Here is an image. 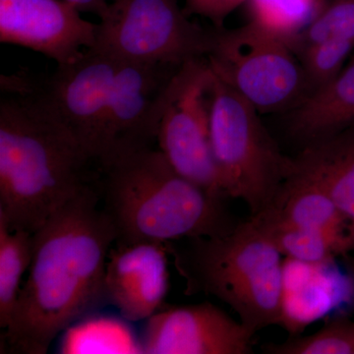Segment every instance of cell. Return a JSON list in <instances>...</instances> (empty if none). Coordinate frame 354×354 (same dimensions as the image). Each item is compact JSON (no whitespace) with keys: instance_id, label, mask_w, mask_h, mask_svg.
Here are the masks:
<instances>
[{"instance_id":"1","label":"cell","mask_w":354,"mask_h":354,"mask_svg":"<svg viewBox=\"0 0 354 354\" xmlns=\"http://www.w3.org/2000/svg\"><path fill=\"white\" fill-rule=\"evenodd\" d=\"M118 237L95 187L32 234L29 274L6 329L12 353H46L58 335L106 302V262Z\"/></svg>"},{"instance_id":"2","label":"cell","mask_w":354,"mask_h":354,"mask_svg":"<svg viewBox=\"0 0 354 354\" xmlns=\"http://www.w3.org/2000/svg\"><path fill=\"white\" fill-rule=\"evenodd\" d=\"M0 216L34 234L102 171L62 120L43 82L1 77Z\"/></svg>"},{"instance_id":"3","label":"cell","mask_w":354,"mask_h":354,"mask_svg":"<svg viewBox=\"0 0 354 354\" xmlns=\"http://www.w3.org/2000/svg\"><path fill=\"white\" fill-rule=\"evenodd\" d=\"M102 176L104 209L118 230L116 242L214 237L237 225L225 200L181 176L153 147L118 158Z\"/></svg>"},{"instance_id":"4","label":"cell","mask_w":354,"mask_h":354,"mask_svg":"<svg viewBox=\"0 0 354 354\" xmlns=\"http://www.w3.org/2000/svg\"><path fill=\"white\" fill-rule=\"evenodd\" d=\"M192 241L195 286L227 304L253 335L281 325L283 256L250 218L227 234Z\"/></svg>"},{"instance_id":"5","label":"cell","mask_w":354,"mask_h":354,"mask_svg":"<svg viewBox=\"0 0 354 354\" xmlns=\"http://www.w3.org/2000/svg\"><path fill=\"white\" fill-rule=\"evenodd\" d=\"M250 102L215 74L209 109L211 143L223 190L251 216L267 208L297 169L279 150Z\"/></svg>"},{"instance_id":"6","label":"cell","mask_w":354,"mask_h":354,"mask_svg":"<svg viewBox=\"0 0 354 354\" xmlns=\"http://www.w3.org/2000/svg\"><path fill=\"white\" fill-rule=\"evenodd\" d=\"M215 30L209 66L260 113L290 111L309 94L299 59L281 39L249 23Z\"/></svg>"},{"instance_id":"7","label":"cell","mask_w":354,"mask_h":354,"mask_svg":"<svg viewBox=\"0 0 354 354\" xmlns=\"http://www.w3.org/2000/svg\"><path fill=\"white\" fill-rule=\"evenodd\" d=\"M215 34L192 22L178 0H113L92 48L125 62L180 66L208 57Z\"/></svg>"},{"instance_id":"8","label":"cell","mask_w":354,"mask_h":354,"mask_svg":"<svg viewBox=\"0 0 354 354\" xmlns=\"http://www.w3.org/2000/svg\"><path fill=\"white\" fill-rule=\"evenodd\" d=\"M215 73L207 57L181 65L169 87L157 142L181 176L213 196L227 200L211 143L209 109Z\"/></svg>"},{"instance_id":"9","label":"cell","mask_w":354,"mask_h":354,"mask_svg":"<svg viewBox=\"0 0 354 354\" xmlns=\"http://www.w3.org/2000/svg\"><path fill=\"white\" fill-rule=\"evenodd\" d=\"M180 66L121 60L109 95L102 171L157 141L171 82Z\"/></svg>"},{"instance_id":"10","label":"cell","mask_w":354,"mask_h":354,"mask_svg":"<svg viewBox=\"0 0 354 354\" xmlns=\"http://www.w3.org/2000/svg\"><path fill=\"white\" fill-rule=\"evenodd\" d=\"M120 62L88 48L75 62L57 65L55 74L44 81L62 120L102 171L106 155L109 95Z\"/></svg>"},{"instance_id":"11","label":"cell","mask_w":354,"mask_h":354,"mask_svg":"<svg viewBox=\"0 0 354 354\" xmlns=\"http://www.w3.org/2000/svg\"><path fill=\"white\" fill-rule=\"evenodd\" d=\"M97 26L66 0H0V41L37 51L57 65L75 62L95 43Z\"/></svg>"},{"instance_id":"12","label":"cell","mask_w":354,"mask_h":354,"mask_svg":"<svg viewBox=\"0 0 354 354\" xmlns=\"http://www.w3.org/2000/svg\"><path fill=\"white\" fill-rule=\"evenodd\" d=\"M252 337L241 321L205 302L158 311L140 342L147 354H249Z\"/></svg>"},{"instance_id":"13","label":"cell","mask_w":354,"mask_h":354,"mask_svg":"<svg viewBox=\"0 0 354 354\" xmlns=\"http://www.w3.org/2000/svg\"><path fill=\"white\" fill-rule=\"evenodd\" d=\"M169 288L164 243L116 242L109 251L104 277L106 299L125 321L148 320L162 307Z\"/></svg>"},{"instance_id":"14","label":"cell","mask_w":354,"mask_h":354,"mask_svg":"<svg viewBox=\"0 0 354 354\" xmlns=\"http://www.w3.org/2000/svg\"><path fill=\"white\" fill-rule=\"evenodd\" d=\"M260 213L297 227L320 230L337 239L348 255L354 251L353 225L327 193L300 171L298 165L271 204Z\"/></svg>"},{"instance_id":"15","label":"cell","mask_w":354,"mask_h":354,"mask_svg":"<svg viewBox=\"0 0 354 354\" xmlns=\"http://www.w3.org/2000/svg\"><path fill=\"white\" fill-rule=\"evenodd\" d=\"M288 128L306 146L354 128V58L290 111Z\"/></svg>"},{"instance_id":"16","label":"cell","mask_w":354,"mask_h":354,"mask_svg":"<svg viewBox=\"0 0 354 354\" xmlns=\"http://www.w3.org/2000/svg\"><path fill=\"white\" fill-rule=\"evenodd\" d=\"M295 160L298 169L327 193L354 230V128L305 146Z\"/></svg>"},{"instance_id":"17","label":"cell","mask_w":354,"mask_h":354,"mask_svg":"<svg viewBox=\"0 0 354 354\" xmlns=\"http://www.w3.org/2000/svg\"><path fill=\"white\" fill-rule=\"evenodd\" d=\"M249 218L288 259L311 265L327 264L337 256L348 255L337 239L320 230L290 225L265 213Z\"/></svg>"},{"instance_id":"18","label":"cell","mask_w":354,"mask_h":354,"mask_svg":"<svg viewBox=\"0 0 354 354\" xmlns=\"http://www.w3.org/2000/svg\"><path fill=\"white\" fill-rule=\"evenodd\" d=\"M328 0H249L247 23L255 26L292 50Z\"/></svg>"},{"instance_id":"19","label":"cell","mask_w":354,"mask_h":354,"mask_svg":"<svg viewBox=\"0 0 354 354\" xmlns=\"http://www.w3.org/2000/svg\"><path fill=\"white\" fill-rule=\"evenodd\" d=\"M32 234L13 230L0 216V327L6 330L19 299L23 276L31 264Z\"/></svg>"},{"instance_id":"20","label":"cell","mask_w":354,"mask_h":354,"mask_svg":"<svg viewBox=\"0 0 354 354\" xmlns=\"http://www.w3.org/2000/svg\"><path fill=\"white\" fill-rule=\"evenodd\" d=\"M65 330L62 353H143L141 342L122 321L87 316Z\"/></svg>"},{"instance_id":"21","label":"cell","mask_w":354,"mask_h":354,"mask_svg":"<svg viewBox=\"0 0 354 354\" xmlns=\"http://www.w3.org/2000/svg\"><path fill=\"white\" fill-rule=\"evenodd\" d=\"M271 354H354V321L339 318L306 337H293L263 348Z\"/></svg>"},{"instance_id":"22","label":"cell","mask_w":354,"mask_h":354,"mask_svg":"<svg viewBox=\"0 0 354 354\" xmlns=\"http://www.w3.org/2000/svg\"><path fill=\"white\" fill-rule=\"evenodd\" d=\"M353 50V41L330 39L311 44L298 51L297 57L304 68L310 92L322 87L339 75L348 64L346 62Z\"/></svg>"},{"instance_id":"23","label":"cell","mask_w":354,"mask_h":354,"mask_svg":"<svg viewBox=\"0 0 354 354\" xmlns=\"http://www.w3.org/2000/svg\"><path fill=\"white\" fill-rule=\"evenodd\" d=\"M330 39L354 43V0H328L295 44L293 53L297 55L306 46Z\"/></svg>"},{"instance_id":"24","label":"cell","mask_w":354,"mask_h":354,"mask_svg":"<svg viewBox=\"0 0 354 354\" xmlns=\"http://www.w3.org/2000/svg\"><path fill=\"white\" fill-rule=\"evenodd\" d=\"M249 0H183V9L188 16H200L209 20L214 28L225 27V20Z\"/></svg>"},{"instance_id":"25","label":"cell","mask_w":354,"mask_h":354,"mask_svg":"<svg viewBox=\"0 0 354 354\" xmlns=\"http://www.w3.org/2000/svg\"><path fill=\"white\" fill-rule=\"evenodd\" d=\"M66 1L73 4L80 12L95 14L100 20L106 15L111 4L109 0H66Z\"/></svg>"},{"instance_id":"26","label":"cell","mask_w":354,"mask_h":354,"mask_svg":"<svg viewBox=\"0 0 354 354\" xmlns=\"http://www.w3.org/2000/svg\"><path fill=\"white\" fill-rule=\"evenodd\" d=\"M346 267H348L349 274V279H351V286H353L354 299V256H351V254H349V255L346 256Z\"/></svg>"}]
</instances>
